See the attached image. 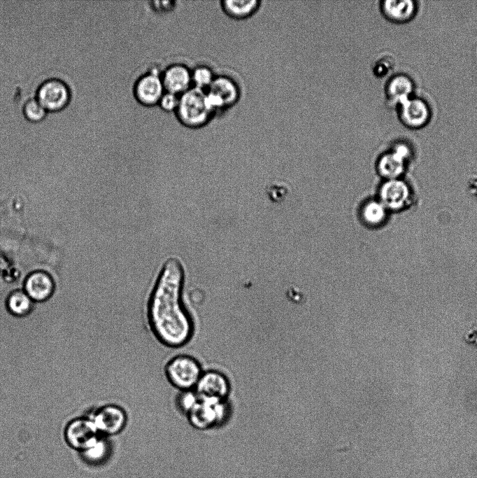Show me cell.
<instances>
[{
	"label": "cell",
	"instance_id": "obj_16",
	"mask_svg": "<svg viewBox=\"0 0 477 478\" xmlns=\"http://www.w3.org/2000/svg\"><path fill=\"white\" fill-rule=\"evenodd\" d=\"M408 162V160L390 148L378 158L377 170L386 180L399 178L404 173Z\"/></svg>",
	"mask_w": 477,
	"mask_h": 478
},
{
	"label": "cell",
	"instance_id": "obj_24",
	"mask_svg": "<svg viewBox=\"0 0 477 478\" xmlns=\"http://www.w3.org/2000/svg\"><path fill=\"white\" fill-rule=\"evenodd\" d=\"M394 66L393 59L387 55L378 57L373 63L372 71L377 77H383L388 74Z\"/></svg>",
	"mask_w": 477,
	"mask_h": 478
},
{
	"label": "cell",
	"instance_id": "obj_5",
	"mask_svg": "<svg viewBox=\"0 0 477 478\" xmlns=\"http://www.w3.org/2000/svg\"><path fill=\"white\" fill-rule=\"evenodd\" d=\"M99 433L114 435L123 430L127 423L124 408L115 404H106L97 409L90 417Z\"/></svg>",
	"mask_w": 477,
	"mask_h": 478
},
{
	"label": "cell",
	"instance_id": "obj_21",
	"mask_svg": "<svg viewBox=\"0 0 477 478\" xmlns=\"http://www.w3.org/2000/svg\"><path fill=\"white\" fill-rule=\"evenodd\" d=\"M199 400V397L194 390L179 391L176 398V406L181 414L187 416Z\"/></svg>",
	"mask_w": 477,
	"mask_h": 478
},
{
	"label": "cell",
	"instance_id": "obj_20",
	"mask_svg": "<svg viewBox=\"0 0 477 478\" xmlns=\"http://www.w3.org/2000/svg\"><path fill=\"white\" fill-rule=\"evenodd\" d=\"M361 212L362 218L366 224L378 226L385 222L388 210L378 199L366 202Z\"/></svg>",
	"mask_w": 477,
	"mask_h": 478
},
{
	"label": "cell",
	"instance_id": "obj_15",
	"mask_svg": "<svg viewBox=\"0 0 477 478\" xmlns=\"http://www.w3.org/2000/svg\"><path fill=\"white\" fill-rule=\"evenodd\" d=\"M55 285L52 278L43 272L31 274L24 283V291L34 302H43L53 294Z\"/></svg>",
	"mask_w": 477,
	"mask_h": 478
},
{
	"label": "cell",
	"instance_id": "obj_13",
	"mask_svg": "<svg viewBox=\"0 0 477 478\" xmlns=\"http://www.w3.org/2000/svg\"><path fill=\"white\" fill-rule=\"evenodd\" d=\"M162 80L166 92L180 96L190 88L192 73L185 66L176 64L166 69Z\"/></svg>",
	"mask_w": 477,
	"mask_h": 478
},
{
	"label": "cell",
	"instance_id": "obj_14",
	"mask_svg": "<svg viewBox=\"0 0 477 478\" xmlns=\"http://www.w3.org/2000/svg\"><path fill=\"white\" fill-rule=\"evenodd\" d=\"M380 9L388 20L395 23H404L415 15L417 4L412 0H385L380 1Z\"/></svg>",
	"mask_w": 477,
	"mask_h": 478
},
{
	"label": "cell",
	"instance_id": "obj_6",
	"mask_svg": "<svg viewBox=\"0 0 477 478\" xmlns=\"http://www.w3.org/2000/svg\"><path fill=\"white\" fill-rule=\"evenodd\" d=\"M71 98L68 85L58 78L44 80L36 90V99L47 110H59L64 107Z\"/></svg>",
	"mask_w": 477,
	"mask_h": 478
},
{
	"label": "cell",
	"instance_id": "obj_3",
	"mask_svg": "<svg viewBox=\"0 0 477 478\" xmlns=\"http://www.w3.org/2000/svg\"><path fill=\"white\" fill-rule=\"evenodd\" d=\"M179 120L187 127H197L206 123L213 111L206 100V91L192 87L179 96L176 109Z\"/></svg>",
	"mask_w": 477,
	"mask_h": 478
},
{
	"label": "cell",
	"instance_id": "obj_23",
	"mask_svg": "<svg viewBox=\"0 0 477 478\" xmlns=\"http://www.w3.org/2000/svg\"><path fill=\"white\" fill-rule=\"evenodd\" d=\"M214 78L211 70L206 66L197 67L192 73V83L194 87L204 90L208 89Z\"/></svg>",
	"mask_w": 477,
	"mask_h": 478
},
{
	"label": "cell",
	"instance_id": "obj_7",
	"mask_svg": "<svg viewBox=\"0 0 477 478\" xmlns=\"http://www.w3.org/2000/svg\"><path fill=\"white\" fill-rule=\"evenodd\" d=\"M194 391L201 398L227 400L231 384L228 377L218 370H204Z\"/></svg>",
	"mask_w": 477,
	"mask_h": 478
},
{
	"label": "cell",
	"instance_id": "obj_25",
	"mask_svg": "<svg viewBox=\"0 0 477 478\" xmlns=\"http://www.w3.org/2000/svg\"><path fill=\"white\" fill-rule=\"evenodd\" d=\"M178 103L179 95L165 91L158 104L163 110L170 112L176 111Z\"/></svg>",
	"mask_w": 477,
	"mask_h": 478
},
{
	"label": "cell",
	"instance_id": "obj_12",
	"mask_svg": "<svg viewBox=\"0 0 477 478\" xmlns=\"http://www.w3.org/2000/svg\"><path fill=\"white\" fill-rule=\"evenodd\" d=\"M414 83L408 76L403 73L394 75L385 85L386 100L390 105L397 108L414 95Z\"/></svg>",
	"mask_w": 477,
	"mask_h": 478
},
{
	"label": "cell",
	"instance_id": "obj_22",
	"mask_svg": "<svg viewBox=\"0 0 477 478\" xmlns=\"http://www.w3.org/2000/svg\"><path fill=\"white\" fill-rule=\"evenodd\" d=\"M22 111L27 118L32 121H38L45 115L47 109L36 98H31L25 101Z\"/></svg>",
	"mask_w": 477,
	"mask_h": 478
},
{
	"label": "cell",
	"instance_id": "obj_8",
	"mask_svg": "<svg viewBox=\"0 0 477 478\" xmlns=\"http://www.w3.org/2000/svg\"><path fill=\"white\" fill-rule=\"evenodd\" d=\"M412 192L402 178L385 180L379 190V201L388 211H399L411 202Z\"/></svg>",
	"mask_w": 477,
	"mask_h": 478
},
{
	"label": "cell",
	"instance_id": "obj_18",
	"mask_svg": "<svg viewBox=\"0 0 477 478\" xmlns=\"http://www.w3.org/2000/svg\"><path fill=\"white\" fill-rule=\"evenodd\" d=\"M261 3L259 0H226L222 1V7L229 17L240 20L252 15L259 8Z\"/></svg>",
	"mask_w": 477,
	"mask_h": 478
},
{
	"label": "cell",
	"instance_id": "obj_17",
	"mask_svg": "<svg viewBox=\"0 0 477 478\" xmlns=\"http://www.w3.org/2000/svg\"><path fill=\"white\" fill-rule=\"evenodd\" d=\"M208 91L218 96L225 108L234 104L240 97V90L237 84L226 76L215 78Z\"/></svg>",
	"mask_w": 477,
	"mask_h": 478
},
{
	"label": "cell",
	"instance_id": "obj_10",
	"mask_svg": "<svg viewBox=\"0 0 477 478\" xmlns=\"http://www.w3.org/2000/svg\"><path fill=\"white\" fill-rule=\"evenodd\" d=\"M396 108L401 122L411 129L425 127L431 118V109L427 101L414 95Z\"/></svg>",
	"mask_w": 477,
	"mask_h": 478
},
{
	"label": "cell",
	"instance_id": "obj_4",
	"mask_svg": "<svg viewBox=\"0 0 477 478\" xmlns=\"http://www.w3.org/2000/svg\"><path fill=\"white\" fill-rule=\"evenodd\" d=\"M229 416L227 400L199 398L187 414L190 424L197 430H208L222 425Z\"/></svg>",
	"mask_w": 477,
	"mask_h": 478
},
{
	"label": "cell",
	"instance_id": "obj_19",
	"mask_svg": "<svg viewBox=\"0 0 477 478\" xmlns=\"http://www.w3.org/2000/svg\"><path fill=\"white\" fill-rule=\"evenodd\" d=\"M33 303L34 301L25 291L16 290L8 297L6 307L10 314L17 317H24L31 312Z\"/></svg>",
	"mask_w": 477,
	"mask_h": 478
},
{
	"label": "cell",
	"instance_id": "obj_26",
	"mask_svg": "<svg viewBox=\"0 0 477 478\" xmlns=\"http://www.w3.org/2000/svg\"><path fill=\"white\" fill-rule=\"evenodd\" d=\"M104 443L99 440L94 446L84 451L87 459L96 460L104 454Z\"/></svg>",
	"mask_w": 477,
	"mask_h": 478
},
{
	"label": "cell",
	"instance_id": "obj_2",
	"mask_svg": "<svg viewBox=\"0 0 477 478\" xmlns=\"http://www.w3.org/2000/svg\"><path fill=\"white\" fill-rule=\"evenodd\" d=\"M203 372L200 362L187 354L173 356L164 368L167 381L178 391L194 390Z\"/></svg>",
	"mask_w": 477,
	"mask_h": 478
},
{
	"label": "cell",
	"instance_id": "obj_1",
	"mask_svg": "<svg viewBox=\"0 0 477 478\" xmlns=\"http://www.w3.org/2000/svg\"><path fill=\"white\" fill-rule=\"evenodd\" d=\"M184 272L180 262L169 259L150 293L147 321L156 339L163 346L178 349L192 339L194 325L183 301Z\"/></svg>",
	"mask_w": 477,
	"mask_h": 478
},
{
	"label": "cell",
	"instance_id": "obj_11",
	"mask_svg": "<svg viewBox=\"0 0 477 478\" xmlns=\"http://www.w3.org/2000/svg\"><path fill=\"white\" fill-rule=\"evenodd\" d=\"M164 92L162 78L155 72H150L142 76L134 85V95L136 99L145 106L158 104Z\"/></svg>",
	"mask_w": 477,
	"mask_h": 478
},
{
	"label": "cell",
	"instance_id": "obj_9",
	"mask_svg": "<svg viewBox=\"0 0 477 478\" xmlns=\"http://www.w3.org/2000/svg\"><path fill=\"white\" fill-rule=\"evenodd\" d=\"M99 433L90 418H78L71 421L66 428L68 443L73 448L86 451L99 440Z\"/></svg>",
	"mask_w": 477,
	"mask_h": 478
}]
</instances>
